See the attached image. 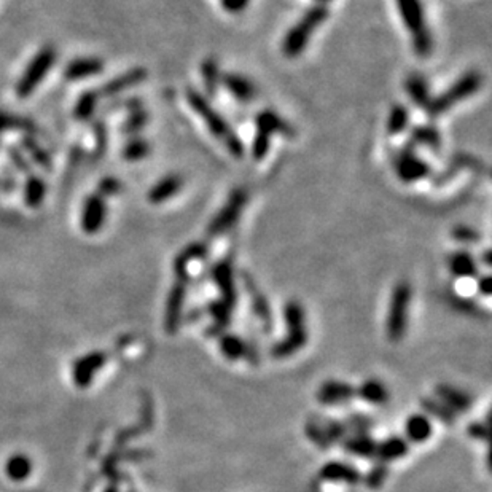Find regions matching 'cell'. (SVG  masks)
Segmentation results:
<instances>
[{
	"label": "cell",
	"instance_id": "cell-52",
	"mask_svg": "<svg viewBox=\"0 0 492 492\" xmlns=\"http://www.w3.org/2000/svg\"><path fill=\"white\" fill-rule=\"evenodd\" d=\"M476 287H478V292H480L481 295H484V297H491V293H492V278H491V274L480 275Z\"/></svg>",
	"mask_w": 492,
	"mask_h": 492
},
{
	"label": "cell",
	"instance_id": "cell-17",
	"mask_svg": "<svg viewBox=\"0 0 492 492\" xmlns=\"http://www.w3.org/2000/svg\"><path fill=\"white\" fill-rule=\"evenodd\" d=\"M319 478L327 483H344L349 484V486H356L362 481V475L354 465L339 461H332L322 465V469L319 471Z\"/></svg>",
	"mask_w": 492,
	"mask_h": 492
},
{
	"label": "cell",
	"instance_id": "cell-19",
	"mask_svg": "<svg viewBox=\"0 0 492 492\" xmlns=\"http://www.w3.org/2000/svg\"><path fill=\"white\" fill-rule=\"evenodd\" d=\"M102 70L104 61L101 58H77L65 65L64 77L69 82H80L101 74Z\"/></svg>",
	"mask_w": 492,
	"mask_h": 492
},
{
	"label": "cell",
	"instance_id": "cell-34",
	"mask_svg": "<svg viewBox=\"0 0 492 492\" xmlns=\"http://www.w3.org/2000/svg\"><path fill=\"white\" fill-rule=\"evenodd\" d=\"M410 123V110L403 104H395L387 116V133L390 136H398L408 128Z\"/></svg>",
	"mask_w": 492,
	"mask_h": 492
},
{
	"label": "cell",
	"instance_id": "cell-7",
	"mask_svg": "<svg viewBox=\"0 0 492 492\" xmlns=\"http://www.w3.org/2000/svg\"><path fill=\"white\" fill-rule=\"evenodd\" d=\"M255 126H257V131H255V139L252 143V156L255 161H261L266 158L268 152H270L271 137L274 134H293V128L290 124L273 109L261 110L257 118H255Z\"/></svg>",
	"mask_w": 492,
	"mask_h": 492
},
{
	"label": "cell",
	"instance_id": "cell-24",
	"mask_svg": "<svg viewBox=\"0 0 492 492\" xmlns=\"http://www.w3.org/2000/svg\"><path fill=\"white\" fill-rule=\"evenodd\" d=\"M410 451V442L403 437L392 435L389 438H386L384 442L378 443L376 449V457L383 462H393L398 461V459L405 457Z\"/></svg>",
	"mask_w": 492,
	"mask_h": 492
},
{
	"label": "cell",
	"instance_id": "cell-3",
	"mask_svg": "<svg viewBox=\"0 0 492 492\" xmlns=\"http://www.w3.org/2000/svg\"><path fill=\"white\" fill-rule=\"evenodd\" d=\"M284 322L287 327L285 337L271 347V356L274 359L292 357L295 352L303 349L307 343L306 314L298 301H287L284 306Z\"/></svg>",
	"mask_w": 492,
	"mask_h": 492
},
{
	"label": "cell",
	"instance_id": "cell-10",
	"mask_svg": "<svg viewBox=\"0 0 492 492\" xmlns=\"http://www.w3.org/2000/svg\"><path fill=\"white\" fill-rule=\"evenodd\" d=\"M393 168H395L398 179L405 183L422 180L432 173L429 163L424 161L421 156L416 153V148L410 146V143H406V146L400 150L395 160H393Z\"/></svg>",
	"mask_w": 492,
	"mask_h": 492
},
{
	"label": "cell",
	"instance_id": "cell-27",
	"mask_svg": "<svg viewBox=\"0 0 492 492\" xmlns=\"http://www.w3.org/2000/svg\"><path fill=\"white\" fill-rule=\"evenodd\" d=\"M343 448L352 456L370 459L376 457L378 442L368 434H354L343 439Z\"/></svg>",
	"mask_w": 492,
	"mask_h": 492
},
{
	"label": "cell",
	"instance_id": "cell-23",
	"mask_svg": "<svg viewBox=\"0 0 492 492\" xmlns=\"http://www.w3.org/2000/svg\"><path fill=\"white\" fill-rule=\"evenodd\" d=\"M448 268L451 274L459 279H471L478 275L476 260L467 251L452 252L448 257Z\"/></svg>",
	"mask_w": 492,
	"mask_h": 492
},
{
	"label": "cell",
	"instance_id": "cell-5",
	"mask_svg": "<svg viewBox=\"0 0 492 492\" xmlns=\"http://www.w3.org/2000/svg\"><path fill=\"white\" fill-rule=\"evenodd\" d=\"M481 84H483V75L480 74V72L476 70L465 72V74L459 78L456 83H452L444 93L437 96L435 99H432L429 102V106L425 107L427 116L432 118V120H435V118L444 115L446 111L451 110L452 107H456L459 102L469 99V97L478 93L481 88Z\"/></svg>",
	"mask_w": 492,
	"mask_h": 492
},
{
	"label": "cell",
	"instance_id": "cell-32",
	"mask_svg": "<svg viewBox=\"0 0 492 492\" xmlns=\"http://www.w3.org/2000/svg\"><path fill=\"white\" fill-rule=\"evenodd\" d=\"M421 406L430 417L437 419L439 422L446 425H452L456 422V412L449 410L443 402H439L438 398L425 397L421 400Z\"/></svg>",
	"mask_w": 492,
	"mask_h": 492
},
{
	"label": "cell",
	"instance_id": "cell-16",
	"mask_svg": "<svg viewBox=\"0 0 492 492\" xmlns=\"http://www.w3.org/2000/svg\"><path fill=\"white\" fill-rule=\"evenodd\" d=\"M187 279H179L170 288L168 306H166V328L169 333H175L179 330L182 312H183V303H185L187 297Z\"/></svg>",
	"mask_w": 492,
	"mask_h": 492
},
{
	"label": "cell",
	"instance_id": "cell-11",
	"mask_svg": "<svg viewBox=\"0 0 492 492\" xmlns=\"http://www.w3.org/2000/svg\"><path fill=\"white\" fill-rule=\"evenodd\" d=\"M212 280L220 292V300L225 301L229 307H236L238 303V288H236L234 270L229 258H222L212 268Z\"/></svg>",
	"mask_w": 492,
	"mask_h": 492
},
{
	"label": "cell",
	"instance_id": "cell-43",
	"mask_svg": "<svg viewBox=\"0 0 492 492\" xmlns=\"http://www.w3.org/2000/svg\"><path fill=\"white\" fill-rule=\"evenodd\" d=\"M452 239H456L461 244H478L481 241V233L476 231L475 228L467 226V225H457L452 228L451 231Z\"/></svg>",
	"mask_w": 492,
	"mask_h": 492
},
{
	"label": "cell",
	"instance_id": "cell-1",
	"mask_svg": "<svg viewBox=\"0 0 492 492\" xmlns=\"http://www.w3.org/2000/svg\"><path fill=\"white\" fill-rule=\"evenodd\" d=\"M185 97L188 106L204 121L209 133L215 136V139L220 141L234 158H242L246 155L244 142L241 141V137L233 129L231 124L222 116L220 111L207 101V97L202 96L195 88H187Z\"/></svg>",
	"mask_w": 492,
	"mask_h": 492
},
{
	"label": "cell",
	"instance_id": "cell-51",
	"mask_svg": "<svg viewBox=\"0 0 492 492\" xmlns=\"http://www.w3.org/2000/svg\"><path fill=\"white\" fill-rule=\"evenodd\" d=\"M452 303L457 307V310H461L462 312H474L476 310V303L474 300L470 298H464V297H454L452 298Z\"/></svg>",
	"mask_w": 492,
	"mask_h": 492
},
{
	"label": "cell",
	"instance_id": "cell-39",
	"mask_svg": "<svg viewBox=\"0 0 492 492\" xmlns=\"http://www.w3.org/2000/svg\"><path fill=\"white\" fill-rule=\"evenodd\" d=\"M207 255L209 246L206 242H192V244H188L179 255H177L174 261L190 266L192 261H204L207 258Z\"/></svg>",
	"mask_w": 492,
	"mask_h": 492
},
{
	"label": "cell",
	"instance_id": "cell-44",
	"mask_svg": "<svg viewBox=\"0 0 492 492\" xmlns=\"http://www.w3.org/2000/svg\"><path fill=\"white\" fill-rule=\"evenodd\" d=\"M373 425H375V421L370 416L356 412V415H351L347 417L346 427L351 429L354 434H368L373 429Z\"/></svg>",
	"mask_w": 492,
	"mask_h": 492
},
{
	"label": "cell",
	"instance_id": "cell-22",
	"mask_svg": "<svg viewBox=\"0 0 492 492\" xmlns=\"http://www.w3.org/2000/svg\"><path fill=\"white\" fill-rule=\"evenodd\" d=\"M435 393L439 402H443L449 410L456 412H467L471 408V397L464 390L451 384H438L435 387Z\"/></svg>",
	"mask_w": 492,
	"mask_h": 492
},
{
	"label": "cell",
	"instance_id": "cell-37",
	"mask_svg": "<svg viewBox=\"0 0 492 492\" xmlns=\"http://www.w3.org/2000/svg\"><path fill=\"white\" fill-rule=\"evenodd\" d=\"M97 101H99V94H97V91H84L83 94H80L74 109V115L77 120L88 121L89 118L94 115Z\"/></svg>",
	"mask_w": 492,
	"mask_h": 492
},
{
	"label": "cell",
	"instance_id": "cell-40",
	"mask_svg": "<svg viewBox=\"0 0 492 492\" xmlns=\"http://www.w3.org/2000/svg\"><path fill=\"white\" fill-rule=\"evenodd\" d=\"M147 123H148L147 110L143 109V107L134 109V110L129 111L128 118H126V120H124L123 126H121V131L126 136H133L134 137V136L139 134L143 128H146Z\"/></svg>",
	"mask_w": 492,
	"mask_h": 492
},
{
	"label": "cell",
	"instance_id": "cell-21",
	"mask_svg": "<svg viewBox=\"0 0 492 492\" xmlns=\"http://www.w3.org/2000/svg\"><path fill=\"white\" fill-rule=\"evenodd\" d=\"M182 187L183 179L180 174H168L150 188L147 198L152 204H163V202L174 198V196L180 192Z\"/></svg>",
	"mask_w": 492,
	"mask_h": 492
},
{
	"label": "cell",
	"instance_id": "cell-25",
	"mask_svg": "<svg viewBox=\"0 0 492 492\" xmlns=\"http://www.w3.org/2000/svg\"><path fill=\"white\" fill-rule=\"evenodd\" d=\"M405 89L406 93H408L410 99L415 102L417 107L425 109L432 101L427 78H425L422 74H419V72H415V74L408 75V78L405 80Z\"/></svg>",
	"mask_w": 492,
	"mask_h": 492
},
{
	"label": "cell",
	"instance_id": "cell-36",
	"mask_svg": "<svg viewBox=\"0 0 492 492\" xmlns=\"http://www.w3.org/2000/svg\"><path fill=\"white\" fill-rule=\"evenodd\" d=\"M4 131H23L24 134L32 136L35 133V124L28 118L16 116L10 111H0V133Z\"/></svg>",
	"mask_w": 492,
	"mask_h": 492
},
{
	"label": "cell",
	"instance_id": "cell-53",
	"mask_svg": "<svg viewBox=\"0 0 492 492\" xmlns=\"http://www.w3.org/2000/svg\"><path fill=\"white\" fill-rule=\"evenodd\" d=\"M483 261H484V265L486 266H492V253H491V248H486L483 253Z\"/></svg>",
	"mask_w": 492,
	"mask_h": 492
},
{
	"label": "cell",
	"instance_id": "cell-49",
	"mask_svg": "<svg viewBox=\"0 0 492 492\" xmlns=\"http://www.w3.org/2000/svg\"><path fill=\"white\" fill-rule=\"evenodd\" d=\"M467 432L471 438L478 439V442L486 443L488 438H489V427H488V424H484V422H471L469 425Z\"/></svg>",
	"mask_w": 492,
	"mask_h": 492
},
{
	"label": "cell",
	"instance_id": "cell-13",
	"mask_svg": "<svg viewBox=\"0 0 492 492\" xmlns=\"http://www.w3.org/2000/svg\"><path fill=\"white\" fill-rule=\"evenodd\" d=\"M244 287L247 290L248 300H251L252 312L255 314V317H257L260 327L263 328V332L266 334H270L273 332V312L270 301H268L263 292L260 290L258 285L255 284L253 279L248 278V275H244Z\"/></svg>",
	"mask_w": 492,
	"mask_h": 492
},
{
	"label": "cell",
	"instance_id": "cell-20",
	"mask_svg": "<svg viewBox=\"0 0 492 492\" xmlns=\"http://www.w3.org/2000/svg\"><path fill=\"white\" fill-rule=\"evenodd\" d=\"M222 84L236 101L242 104L252 102L255 94H257V88H255L252 80H248L247 77L241 74H234V72H228V74L222 75Z\"/></svg>",
	"mask_w": 492,
	"mask_h": 492
},
{
	"label": "cell",
	"instance_id": "cell-47",
	"mask_svg": "<svg viewBox=\"0 0 492 492\" xmlns=\"http://www.w3.org/2000/svg\"><path fill=\"white\" fill-rule=\"evenodd\" d=\"M121 192V182L116 179V177H104L99 182V187H97V195L102 196L104 199L107 196H115Z\"/></svg>",
	"mask_w": 492,
	"mask_h": 492
},
{
	"label": "cell",
	"instance_id": "cell-31",
	"mask_svg": "<svg viewBox=\"0 0 492 492\" xmlns=\"http://www.w3.org/2000/svg\"><path fill=\"white\" fill-rule=\"evenodd\" d=\"M45 196H47V185H45L42 177L35 174L28 175V180L24 183L26 206L31 209L40 207L42 202L45 201Z\"/></svg>",
	"mask_w": 492,
	"mask_h": 492
},
{
	"label": "cell",
	"instance_id": "cell-48",
	"mask_svg": "<svg viewBox=\"0 0 492 492\" xmlns=\"http://www.w3.org/2000/svg\"><path fill=\"white\" fill-rule=\"evenodd\" d=\"M94 141H96V153H97V158H101V156L104 155V152H106V148H107V129L106 126H104V123L102 121H97L94 123Z\"/></svg>",
	"mask_w": 492,
	"mask_h": 492
},
{
	"label": "cell",
	"instance_id": "cell-2",
	"mask_svg": "<svg viewBox=\"0 0 492 492\" xmlns=\"http://www.w3.org/2000/svg\"><path fill=\"white\" fill-rule=\"evenodd\" d=\"M328 15H330L328 5L317 2L311 5L300 21L285 34L282 40V53L287 58H297L303 53L312 34L327 21Z\"/></svg>",
	"mask_w": 492,
	"mask_h": 492
},
{
	"label": "cell",
	"instance_id": "cell-26",
	"mask_svg": "<svg viewBox=\"0 0 492 492\" xmlns=\"http://www.w3.org/2000/svg\"><path fill=\"white\" fill-rule=\"evenodd\" d=\"M432 421L429 419V416L425 415H411L408 419H406L405 422V434H406V439L411 443L421 444L424 442H427V439L432 437Z\"/></svg>",
	"mask_w": 492,
	"mask_h": 492
},
{
	"label": "cell",
	"instance_id": "cell-46",
	"mask_svg": "<svg viewBox=\"0 0 492 492\" xmlns=\"http://www.w3.org/2000/svg\"><path fill=\"white\" fill-rule=\"evenodd\" d=\"M324 430H325V435L328 438V442L334 444L338 442H343V439L346 438L347 427H346V424H343V422L334 421V419H328V421L324 424Z\"/></svg>",
	"mask_w": 492,
	"mask_h": 492
},
{
	"label": "cell",
	"instance_id": "cell-14",
	"mask_svg": "<svg viewBox=\"0 0 492 492\" xmlns=\"http://www.w3.org/2000/svg\"><path fill=\"white\" fill-rule=\"evenodd\" d=\"M219 346L223 356L228 360H241L246 359L248 362H258V352L253 344H247L244 339L234 333L222 332L219 334Z\"/></svg>",
	"mask_w": 492,
	"mask_h": 492
},
{
	"label": "cell",
	"instance_id": "cell-54",
	"mask_svg": "<svg viewBox=\"0 0 492 492\" xmlns=\"http://www.w3.org/2000/svg\"><path fill=\"white\" fill-rule=\"evenodd\" d=\"M316 2H317V4H325V5H328V4L332 2V0H316Z\"/></svg>",
	"mask_w": 492,
	"mask_h": 492
},
{
	"label": "cell",
	"instance_id": "cell-6",
	"mask_svg": "<svg viewBox=\"0 0 492 492\" xmlns=\"http://www.w3.org/2000/svg\"><path fill=\"white\" fill-rule=\"evenodd\" d=\"M412 297V288L406 280L398 282L393 287L389 301V311L386 319V333L392 343H397L405 338L406 328L410 320V305Z\"/></svg>",
	"mask_w": 492,
	"mask_h": 492
},
{
	"label": "cell",
	"instance_id": "cell-42",
	"mask_svg": "<svg viewBox=\"0 0 492 492\" xmlns=\"http://www.w3.org/2000/svg\"><path fill=\"white\" fill-rule=\"evenodd\" d=\"M305 432H306V437L310 438V442L316 444L319 449H328L332 446V443L328 442V438L325 435L324 425L319 421H316V419H311V421L306 422Z\"/></svg>",
	"mask_w": 492,
	"mask_h": 492
},
{
	"label": "cell",
	"instance_id": "cell-30",
	"mask_svg": "<svg viewBox=\"0 0 492 492\" xmlns=\"http://www.w3.org/2000/svg\"><path fill=\"white\" fill-rule=\"evenodd\" d=\"M201 75L204 89L209 97H215L219 93L222 84V72L219 67V61L215 58H207L201 64Z\"/></svg>",
	"mask_w": 492,
	"mask_h": 492
},
{
	"label": "cell",
	"instance_id": "cell-18",
	"mask_svg": "<svg viewBox=\"0 0 492 492\" xmlns=\"http://www.w3.org/2000/svg\"><path fill=\"white\" fill-rule=\"evenodd\" d=\"M357 397L356 387L344 381H325L317 390V400L322 405L346 403Z\"/></svg>",
	"mask_w": 492,
	"mask_h": 492
},
{
	"label": "cell",
	"instance_id": "cell-8",
	"mask_svg": "<svg viewBox=\"0 0 492 492\" xmlns=\"http://www.w3.org/2000/svg\"><path fill=\"white\" fill-rule=\"evenodd\" d=\"M56 50L53 47H43L38 53L31 59V62L28 64V67L24 69L23 75L19 77V80L16 82L15 93L21 99L29 97L34 91L38 88L45 77H47L48 72L53 67L56 62Z\"/></svg>",
	"mask_w": 492,
	"mask_h": 492
},
{
	"label": "cell",
	"instance_id": "cell-28",
	"mask_svg": "<svg viewBox=\"0 0 492 492\" xmlns=\"http://www.w3.org/2000/svg\"><path fill=\"white\" fill-rule=\"evenodd\" d=\"M408 143L415 148L422 146V147L432 148L434 152H438L443 146V139H442V134H439V131L435 126H432V124H419V126H416L411 131Z\"/></svg>",
	"mask_w": 492,
	"mask_h": 492
},
{
	"label": "cell",
	"instance_id": "cell-33",
	"mask_svg": "<svg viewBox=\"0 0 492 492\" xmlns=\"http://www.w3.org/2000/svg\"><path fill=\"white\" fill-rule=\"evenodd\" d=\"M23 148L38 168H42L45 170L51 169V156L47 150L40 146V142H38L35 137L26 134L23 139Z\"/></svg>",
	"mask_w": 492,
	"mask_h": 492
},
{
	"label": "cell",
	"instance_id": "cell-45",
	"mask_svg": "<svg viewBox=\"0 0 492 492\" xmlns=\"http://www.w3.org/2000/svg\"><path fill=\"white\" fill-rule=\"evenodd\" d=\"M6 156H9L10 161L13 163V166H15L19 173L28 174V175L32 174V164L29 163L28 158H26V155L21 152V150L10 146L9 148H6Z\"/></svg>",
	"mask_w": 492,
	"mask_h": 492
},
{
	"label": "cell",
	"instance_id": "cell-35",
	"mask_svg": "<svg viewBox=\"0 0 492 492\" xmlns=\"http://www.w3.org/2000/svg\"><path fill=\"white\" fill-rule=\"evenodd\" d=\"M207 312L209 316L212 317L215 328H219V330L225 332V328L229 327L233 319V307H229L225 301H222L220 298L211 301V303L207 305Z\"/></svg>",
	"mask_w": 492,
	"mask_h": 492
},
{
	"label": "cell",
	"instance_id": "cell-50",
	"mask_svg": "<svg viewBox=\"0 0 492 492\" xmlns=\"http://www.w3.org/2000/svg\"><path fill=\"white\" fill-rule=\"evenodd\" d=\"M248 4H251V0H220L222 9L231 15H239L247 9Z\"/></svg>",
	"mask_w": 492,
	"mask_h": 492
},
{
	"label": "cell",
	"instance_id": "cell-15",
	"mask_svg": "<svg viewBox=\"0 0 492 492\" xmlns=\"http://www.w3.org/2000/svg\"><path fill=\"white\" fill-rule=\"evenodd\" d=\"M147 70L143 67H134L129 69L123 74L116 75L115 78H111L107 83H104L101 89L97 91L99 97H111L123 93V91H128L129 88L136 87V84H141L142 82L147 80Z\"/></svg>",
	"mask_w": 492,
	"mask_h": 492
},
{
	"label": "cell",
	"instance_id": "cell-9",
	"mask_svg": "<svg viewBox=\"0 0 492 492\" xmlns=\"http://www.w3.org/2000/svg\"><path fill=\"white\" fill-rule=\"evenodd\" d=\"M248 201V193L246 188H234L229 193L228 199L220 211L215 214V217L207 225V238H219V236L229 231L236 223L239 222L242 212H244L246 204Z\"/></svg>",
	"mask_w": 492,
	"mask_h": 492
},
{
	"label": "cell",
	"instance_id": "cell-41",
	"mask_svg": "<svg viewBox=\"0 0 492 492\" xmlns=\"http://www.w3.org/2000/svg\"><path fill=\"white\" fill-rule=\"evenodd\" d=\"M387 476H389V467L383 461H378L373 467L368 470V474L365 476V484L368 489H381L383 484L386 483Z\"/></svg>",
	"mask_w": 492,
	"mask_h": 492
},
{
	"label": "cell",
	"instance_id": "cell-12",
	"mask_svg": "<svg viewBox=\"0 0 492 492\" xmlns=\"http://www.w3.org/2000/svg\"><path fill=\"white\" fill-rule=\"evenodd\" d=\"M107 217V206L106 199L97 193L89 195L87 199L83 201L82 214H80V226L83 233L87 234H96L99 233L104 223H106Z\"/></svg>",
	"mask_w": 492,
	"mask_h": 492
},
{
	"label": "cell",
	"instance_id": "cell-38",
	"mask_svg": "<svg viewBox=\"0 0 492 492\" xmlns=\"http://www.w3.org/2000/svg\"><path fill=\"white\" fill-rule=\"evenodd\" d=\"M148 153H150V143L146 139H142V137L134 136L126 142V146H124L121 152V156L126 161L134 163V161L143 160L146 156H148Z\"/></svg>",
	"mask_w": 492,
	"mask_h": 492
},
{
	"label": "cell",
	"instance_id": "cell-29",
	"mask_svg": "<svg viewBox=\"0 0 492 492\" xmlns=\"http://www.w3.org/2000/svg\"><path fill=\"white\" fill-rule=\"evenodd\" d=\"M357 397H360L366 403L371 405H384L389 402V390L386 384L379 379H366L359 387H356Z\"/></svg>",
	"mask_w": 492,
	"mask_h": 492
},
{
	"label": "cell",
	"instance_id": "cell-4",
	"mask_svg": "<svg viewBox=\"0 0 492 492\" xmlns=\"http://www.w3.org/2000/svg\"><path fill=\"white\" fill-rule=\"evenodd\" d=\"M400 16L411 34L412 50L419 58H429L434 53V37L425 21L422 0H395Z\"/></svg>",
	"mask_w": 492,
	"mask_h": 492
}]
</instances>
